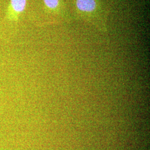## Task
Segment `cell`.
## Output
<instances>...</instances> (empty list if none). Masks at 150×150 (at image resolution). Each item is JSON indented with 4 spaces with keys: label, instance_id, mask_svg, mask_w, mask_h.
<instances>
[{
    "label": "cell",
    "instance_id": "6da1fadb",
    "mask_svg": "<svg viewBox=\"0 0 150 150\" xmlns=\"http://www.w3.org/2000/svg\"><path fill=\"white\" fill-rule=\"evenodd\" d=\"M77 8L83 12L90 13L97 8L96 0H76Z\"/></svg>",
    "mask_w": 150,
    "mask_h": 150
},
{
    "label": "cell",
    "instance_id": "7a4b0ae2",
    "mask_svg": "<svg viewBox=\"0 0 150 150\" xmlns=\"http://www.w3.org/2000/svg\"><path fill=\"white\" fill-rule=\"evenodd\" d=\"M27 0H11L10 7L14 13L19 14L25 10Z\"/></svg>",
    "mask_w": 150,
    "mask_h": 150
},
{
    "label": "cell",
    "instance_id": "3957f363",
    "mask_svg": "<svg viewBox=\"0 0 150 150\" xmlns=\"http://www.w3.org/2000/svg\"><path fill=\"white\" fill-rule=\"evenodd\" d=\"M43 2L46 7L51 10L57 8L59 5V0H43Z\"/></svg>",
    "mask_w": 150,
    "mask_h": 150
}]
</instances>
